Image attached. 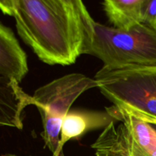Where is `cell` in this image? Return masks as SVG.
<instances>
[{
  "label": "cell",
  "instance_id": "cell-9",
  "mask_svg": "<svg viewBox=\"0 0 156 156\" xmlns=\"http://www.w3.org/2000/svg\"><path fill=\"white\" fill-rule=\"evenodd\" d=\"M106 109L116 121H120L129 129L136 142L149 156L156 151V129L154 126L114 106Z\"/></svg>",
  "mask_w": 156,
  "mask_h": 156
},
{
  "label": "cell",
  "instance_id": "cell-5",
  "mask_svg": "<svg viewBox=\"0 0 156 156\" xmlns=\"http://www.w3.org/2000/svg\"><path fill=\"white\" fill-rule=\"evenodd\" d=\"M28 73L27 56L15 34L0 24V82L21 83Z\"/></svg>",
  "mask_w": 156,
  "mask_h": 156
},
{
  "label": "cell",
  "instance_id": "cell-2",
  "mask_svg": "<svg viewBox=\"0 0 156 156\" xmlns=\"http://www.w3.org/2000/svg\"><path fill=\"white\" fill-rule=\"evenodd\" d=\"M94 79L114 107L156 126V66H104Z\"/></svg>",
  "mask_w": 156,
  "mask_h": 156
},
{
  "label": "cell",
  "instance_id": "cell-6",
  "mask_svg": "<svg viewBox=\"0 0 156 156\" xmlns=\"http://www.w3.org/2000/svg\"><path fill=\"white\" fill-rule=\"evenodd\" d=\"M111 122H116V120L108 111H69L63 120L61 128L59 155L64 156L63 146L69 141L79 140L91 130L105 129Z\"/></svg>",
  "mask_w": 156,
  "mask_h": 156
},
{
  "label": "cell",
  "instance_id": "cell-11",
  "mask_svg": "<svg viewBox=\"0 0 156 156\" xmlns=\"http://www.w3.org/2000/svg\"><path fill=\"white\" fill-rule=\"evenodd\" d=\"M2 156H17V155H12V154H5V155H2Z\"/></svg>",
  "mask_w": 156,
  "mask_h": 156
},
{
  "label": "cell",
  "instance_id": "cell-10",
  "mask_svg": "<svg viewBox=\"0 0 156 156\" xmlns=\"http://www.w3.org/2000/svg\"><path fill=\"white\" fill-rule=\"evenodd\" d=\"M143 23L156 29V0H144Z\"/></svg>",
  "mask_w": 156,
  "mask_h": 156
},
{
  "label": "cell",
  "instance_id": "cell-8",
  "mask_svg": "<svg viewBox=\"0 0 156 156\" xmlns=\"http://www.w3.org/2000/svg\"><path fill=\"white\" fill-rule=\"evenodd\" d=\"M144 0H105L103 9L113 27L129 30L143 23Z\"/></svg>",
  "mask_w": 156,
  "mask_h": 156
},
{
  "label": "cell",
  "instance_id": "cell-7",
  "mask_svg": "<svg viewBox=\"0 0 156 156\" xmlns=\"http://www.w3.org/2000/svg\"><path fill=\"white\" fill-rule=\"evenodd\" d=\"M34 105L33 96L26 94L16 81L0 82V111L2 126L23 128L21 113L27 105Z\"/></svg>",
  "mask_w": 156,
  "mask_h": 156
},
{
  "label": "cell",
  "instance_id": "cell-1",
  "mask_svg": "<svg viewBox=\"0 0 156 156\" xmlns=\"http://www.w3.org/2000/svg\"><path fill=\"white\" fill-rule=\"evenodd\" d=\"M0 9L44 63L69 66L88 55L97 22L81 0H1Z\"/></svg>",
  "mask_w": 156,
  "mask_h": 156
},
{
  "label": "cell",
  "instance_id": "cell-3",
  "mask_svg": "<svg viewBox=\"0 0 156 156\" xmlns=\"http://www.w3.org/2000/svg\"><path fill=\"white\" fill-rule=\"evenodd\" d=\"M88 55L108 67L156 66V29L142 23L122 30L97 22Z\"/></svg>",
  "mask_w": 156,
  "mask_h": 156
},
{
  "label": "cell",
  "instance_id": "cell-12",
  "mask_svg": "<svg viewBox=\"0 0 156 156\" xmlns=\"http://www.w3.org/2000/svg\"><path fill=\"white\" fill-rule=\"evenodd\" d=\"M155 127H156V126H155ZM155 129H156V128H155Z\"/></svg>",
  "mask_w": 156,
  "mask_h": 156
},
{
  "label": "cell",
  "instance_id": "cell-4",
  "mask_svg": "<svg viewBox=\"0 0 156 156\" xmlns=\"http://www.w3.org/2000/svg\"><path fill=\"white\" fill-rule=\"evenodd\" d=\"M98 88V82L81 73H71L38 88L33 95L42 120L41 137L52 156L59 152L61 128L72 105L83 93Z\"/></svg>",
  "mask_w": 156,
  "mask_h": 156
}]
</instances>
